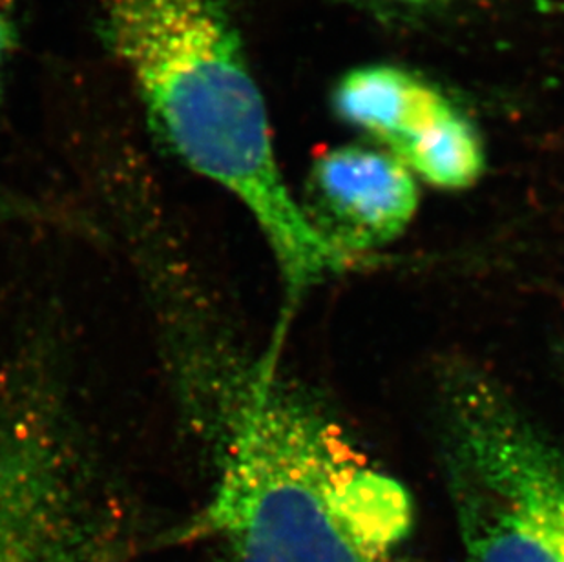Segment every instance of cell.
<instances>
[{
  "mask_svg": "<svg viewBox=\"0 0 564 562\" xmlns=\"http://www.w3.org/2000/svg\"><path fill=\"white\" fill-rule=\"evenodd\" d=\"M108 48L150 127L183 165L235 196L260 227L285 285V316L352 266L314 227L278 165L265 101L221 0H99Z\"/></svg>",
  "mask_w": 564,
  "mask_h": 562,
  "instance_id": "cell-1",
  "label": "cell"
},
{
  "mask_svg": "<svg viewBox=\"0 0 564 562\" xmlns=\"http://www.w3.org/2000/svg\"><path fill=\"white\" fill-rule=\"evenodd\" d=\"M224 408L213 495L166 544L218 541L230 562H397L410 495L318 406L258 366Z\"/></svg>",
  "mask_w": 564,
  "mask_h": 562,
  "instance_id": "cell-2",
  "label": "cell"
},
{
  "mask_svg": "<svg viewBox=\"0 0 564 562\" xmlns=\"http://www.w3.org/2000/svg\"><path fill=\"white\" fill-rule=\"evenodd\" d=\"M442 430L466 562H564L563 447L468 372L447 388Z\"/></svg>",
  "mask_w": 564,
  "mask_h": 562,
  "instance_id": "cell-3",
  "label": "cell"
},
{
  "mask_svg": "<svg viewBox=\"0 0 564 562\" xmlns=\"http://www.w3.org/2000/svg\"><path fill=\"white\" fill-rule=\"evenodd\" d=\"M85 442L41 414L0 417V562H99L107 522Z\"/></svg>",
  "mask_w": 564,
  "mask_h": 562,
  "instance_id": "cell-4",
  "label": "cell"
},
{
  "mask_svg": "<svg viewBox=\"0 0 564 562\" xmlns=\"http://www.w3.org/2000/svg\"><path fill=\"white\" fill-rule=\"evenodd\" d=\"M310 197L314 227L351 258L402 236L419 208L413 172L388 150L355 144L319 155Z\"/></svg>",
  "mask_w": 564,
  "mask_h": 562,
  "instance_id": "cell-5",
  "label": "cell"
},
{
  "mask_svg": "<svg viewBox=\"0 0 564 562\" xmlns=\"http://www.w3.org/2000/svg\"><path fill=\"white\" fill-rule=\"evenodd\" d=\"M338 116L400 158L453 102L438 88L393 64L351 69L336 85Z\"/></svg>",
  "mask_w": 564,
  "mask_h": 562,
  "instance_id": "cell-6",
  "label": "cell"
},
{
  "mask_svg": "<svg viewBox=\"0 0 564 562\" xmlns=\"http://www.w3.org/2000/svg\"><path fill=\"white\" fill-rule=\"evenodd\" d=\"M413 175L444 191H464L485 172L486 155L474 122L455 105L399 158Z\"/></svg>",
  "mask_w": 564,
  "mask_h": 562,
  "instance_id": "cell-7",
  "label": "cell"
},
{
  "mask_svg": "<svg viewBox=\"0 0 564 562\" xmlns=\"http://www.w3.org/2000/svg\"><path fill=\"white\" fill-rule=\"evenodd\" d=\"M19 41V0H0V96Z\"/></svg>",
  "mask_w": 564,
  "mask_h": 562,
  "instance_id": "cell-8",
  "label": "cell"
},
{
  "mask_svg": "<svg viewBox=\"0 0 564 562\" xmlns=\"http://www.w3.org/2000/svg\"><path fill=\"white\" fill-rule=\"evenodd\" d=\"M386 2H393V4L405 6H432L444 4V2H452V0H386Z\"/></svg>",
  "mask_w": 564,
  "mask_h": 562,
  "instance_id": "cell-9",
  "label": "cell"
},
{
  "mask_svg": "<svg viewBox=\"0 0 564 562\" xmlns=\"http://www.w3.org/2000/svg\"><path fill=\"white\" fill-rule=\"evenodd\" d=\"M6 210H10V208L6 207L4 203L0 202V216H2Z\"/></svg>",
  "mask_w": 564,
  "mask_h": 562,
  "instance_id": "cell-10",
  "label": "cell"
}]
</instances>
